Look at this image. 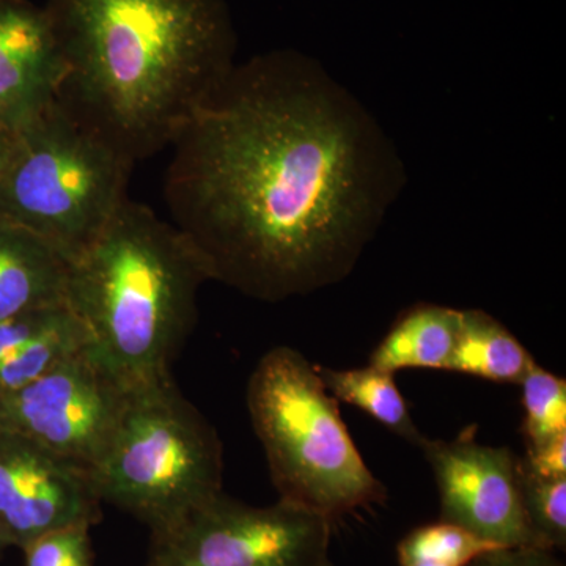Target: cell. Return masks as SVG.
<instances>
[{
  "mask_svg": "<svg viewBox=\"0 0 566 566\" xmlns=\"http://www.w3.org/2000/svg\"><path fill=\"white\" fill-rule=\"evenodd\" d=\"M11 546V542L9 538V535H7V532L3 531V527L0 526V556H2L3 551L7 549V547Z\"/></svg>",
  "mask_w": 566,
  "mask_h": 566,
  "instance_id": "cell-24",
  "label": "cell"
},
{
  "mask_svg": "<svg viewBox=\"0 0 566 566\" xmlns=\"http://www.w3.org/2000/svg\"><path fill=\"white\" fill-rule=\"evenodd\" d=\"M316 371L335 400L363 409L409 444L419 447L423 441L424 434L412 419L408 403L395 382V375L390 371L370 364L348 370L316 367Z\"/></svg>",
  "mask_w": 566,
  "mask_h": 566,
  "instance_id": "cell-16",
  "label": "cell"
},
{
  "mask_svg": "<svg viewBox=\"0 0 566 566\" xmlns=\"http://www.w3.org/2000/svg\"><path fill=\"white\" fill-rule=\"evenodd\" d=\"M170 148V222L211 281L263 303L345 281L406 182L375 115L292 52L234 65Z\"/></svg>",
  "mask_w": 566,
  "mask_h": 566,
  "instance_id": "cell-1",
  "label": "cell"
},
{
  "mask_svg": "<svg viewBox=\"0 0 566 566\" xmlns=\"http://www.w3.org/2000/svg\"><path fill=\"white\" fill-rule=\"evenodd\" d=\"M91 524H73L46 532L28 543L24 566H93Z\"/></svg>",
  "mask_w": 566,
  "mask_h": 566,
  "instance_id": "cell-20",
  "label": "cell"
},
{
  "mask_svg": "<svg viewBox=\"0 0 566 566\" xmlns=\"http://www.w3.org/2000/svg\"><path fill=\"white\" fill-rule=\"evenodd\" d=\"M461 311L417 304L398 316L370 354V365L397 374L406 368L447 370L455 348Z\"/></svg>",
  "mask_w": 566,
  "mask_h": 566,
  "instance_id": "cell-14",
  "label": "cell"
},
{
  "mask_svg": "<svg viewBox=\"0 0 566 566\" xmlns=\"http://www.w3.org/2000/svg\"><path fill=\"white\" fill-rule=\"evenodd\" d=\"M222 469L218 433L169 378L129 390L91 476L99 501L159 535L222 493Z\"/></svg>",
  "mask_w": 566,
  "mask_h": 566,
  "instance_id": "cell-5",
  "label": "cell"
},
{
  "mask_svg": "<svg viewBox=\"0 0 566 566\" xmlns=\"http://www.w3.org/2000/svg\"><path fill=\"white\" fill-rule=\"evenodd\" d=\"M14 144H17V133L0 126V177L6 172L9 166L11 155H13Z\"/></svg>",
  "mask_w": 566,
  "mask_h": 566,
  "instance_id": "cell-23",
  "label": "cell"
},
{
  "mask_svg": "<svg viewBox=\"0 0 566 566\" xmlns=\"http://www.w3.org/2000/svg\"><path fill=\"white\" fill-rule=\"evenodd\" d=\"M535 364L526 346L494 316L476 308L461 311L455 348L447 371L499 385H520Z\"/></svg>",
  "mask_w": 566,
  "mask_h": 566,
  "instance_id": "cell-15",
  "label": "cell"
},
{
  "mask_svg": "<svg viewBox=\"0 0 566 566\" xmlns=\"http://www.w3.org/2000/svg\"><path fill=\"white\" fill-rule=\"evenodd\" d=\"M63 74L44 7L0 0V126L21 132L55 102Z\"/></svg>",
  "mask_w": 566,
  "mask_h": 566,
  "instance_id": "cell-11",
  "label": "cell"
},
{
  "mask_svg": "<svg viewBox=\"0 0 566 566\" xmlns=\"http://www.w3.org/2000/svg\"><path fill=\"white\" fill-rule=\"evenodd\" d=\"M70 262L46 241L0 218V319L66 303Z\"/></svg>",
  "mask_w": 566,
  "mask_h": 566,
  "instance_id": "cell-13",
  "label": "cell"
},
{
  "mask_svg": "<svg viewBox=\"0 0 566 566\" xmlns=\"http://www.w3.org/2000/svg\"><path fill=\"white\" fill-rule=\"evenodd\" d=\"M102 504L84 469L0 424V526L21 549L36 536L92 524Z\"/></svg>",
  "mask_w": 566,
  "mask_h": 566,
  "instance_id": "cell-10",
  "label": "cell"
},
{
  "mask_svg": "<svg viewBox=\"0 0 566 566\" xmlns=\"http://www.w3.org/2000/svg\"><path fill=\"white\" fill-rule=\"evenodd\" d=\"M88 348L87 334L66 303L0 319V398Z\"/></svg>",
  "mask_w": 566,
  "mask_h": 566,
  "instance_id": "cell-12",
  "label": "cell"
},
{
  "mask_svg": "<svg viewBox=\"0 0 566 566\" xmlns=\"http://www.w3.org/2000/svg\"><path fill=\"white\" fill-rule=\"evenodd\" d=\"M208 281L210 271L185 234L126 199L70 263L66 304L84 326L88 352L133 390L172 378Z\"/></svg>",
  "mask_w": 566,
  "mask_h": 566,
  "instance_id": "cell-3",
  "label": "cell"
},
{
  "mask_svg": "<svg viewBox=\"0 0 566 566\" xmlns=\"http://www.w3.org/2000/svg\"><path fill=\"white\" fill-rule=\"evenodd\" d=\"M333 521L279 501L251 506L222 493L156 536L150 566H316Z\"/></svg>",
  "mask_w": 566,
  "mask_h": 566,
  "instance_id": "cell-7",
  "label": "cell"
},
{
  "mask_svg": "<svg viewBox=\"0 0 566 566\" xmlns=\"http://www.w3.org/2000/svg\"><path fill=\"white\" fill-rule=\"evenodd\" d=\"M419 449L433 471L441 521L501 547H535L524 516L520 457L506 447L483 446L474 436L428 439Z\"/></svg>",
  "mask_w": 566,
  "mask_h": 566,
  "instance_id": "cell-9",
  "label": "cell"
},
{
  "mask_svg": "<svg viewBox=\"0 0 566 566\" xmlns=\"http://www.w3.org/2000/svg\"><path fill=\"white\" fill-rule=\"evenodd\" d=\"M55 103L136 164L170 147L234 66L226 0H48Z\"/></svg>",
  "mask_w": 566,
  "mask_h": 566,
  "instance_id": "cell-2",
  "label": "cell"
},
{
  "mask_svg": "<svg viewBox=\"0 0 566 566\" xmlns=\"http://www.w3.org/2000/svg\"><path fill=\"white\" fill-rule=\"evenodd\" d=\"M521 458L536 474L566 475V434L557 436L543 444L526 447V455Z\"/></svg>",
  "mask_w": 566,
  "mask_h": 566,
  "instance_id": "cell-22",
  "label": "cell"
},
{
  "mask_svg": "<svg viewBox=\"0 0 566 566\" xmlns=\"http://www.w3.org/2000/svg\"><path fill=\"white\" fill-rule=\"evenodd\" d=\"M468 566H564L554 551L539 547H497L474 558Z\"/></svg>",
  "mask_w": 566,
  "mask_h": 566,
  "instance_id": "cell-21",
  "label": "cell"
},
{
  "mask_svg": "<svg viewBox=\"0 0 566 566\" xmlns=\"http://www.w3.org/2000/svg\"><path fill=\"white\" fill-rule=\"evenodd\" d=\"M133 167L54 102L17 133L0 177V218L74 262L128 199Z\"/></svg>",
  "mask_w": 566,
  "mask_h": 566,
  "instance_id": "cell-6",
  "label": "cell"
},
{
  "mask_svg": "<svg viewBox=\"0 0 566 566\" xmlns=\"http://www.w3.org/2000/svg\"><path fill=\"white\" fill-rule=\"evenodd\" d=\"M128 394L85 348L0 398V424L91 474L111 444Z\"/></svg>",
  "mask_w": 566,
  "mask_h": 566,
  "instance_id": "cell-8",
  "label": "cell"
},
{
  "mask_svg": "<svg viewBox=\"0 0 566 566\" xmlns=\"http://www.w3.org/2000/svg\"><path fill=\"white\" fill-rule=\"evenodd\" d=\"M245 401L281 501L334 521L386 497L303 354L290 346L264 354Z\"/></svg>",
  "mask_w": 566,
  "mask_h": 566,
  "instance_id": "cell-4",
  "label": "cell"
},
{
  "mask_svg": "<svg viewBox=\"0 0 566 566\" xmlns=\"http://www.w3.org/2000/svg\"><path fill=\"white\" fill-rule=\"evenodd\" d=\"M520 490L524 516L535 547L554 553L565 551L566 475L536 474L520 457Z\"/></svg>",
  "mask_w": 566,
  "mask_h": 566,
  "instance_id": "cell-17",
  "label": "cell"
},
{
  "mask_svg": "<svg viewBox=\"0 0 566 566\" xmlns=\"http://www.w3.org/2000/svg\"><path fill=\"white\" fill-rule=\"evenodd\" d=\"M517 386H521L526 447L566 434L565 379L535 364Z\"/></svg>",
  "mask_w": 566,
  "mask_h": 566,
  "instance_id": "cell-18",
  "label": "cell"
},
{
  "mask_svg": "<svg viewBox=\"0 0 566 566\" xmlns=\"http://www.w3.org/2000/svg\"><path fill=\"white\" fill-rule=\"evenodd\" d=\"M497 547L501 546L491 545L455 524L439 520V523L427 524L409 532L398 543L397 554L400 564L424 560L441 565L468 566L474 558Z\"/></svg>",
  "mask_w": 566,
  "mask_h": 566,
  "instance_id": "cell-19",
  "label": "cell"
},
{
  "mask_svg": "<svg viewBox=\"0 0 566 566\" xmlns=\"http://www.w3.org/2000/svg\"><path fill=\"white\" fill-rule=\"evenodd\" d=\"M316 566H334L333 562L329 560V558H326V560L322 562V564Z\"/></svg>",
  "mask_w": 566,
  "mask_h": 566,
  "instance_id": "cell-25",
  "label": "cell"
}]
</instances>
